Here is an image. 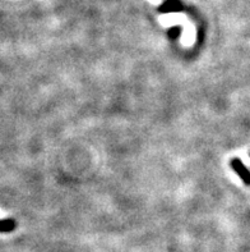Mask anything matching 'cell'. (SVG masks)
<instances>
[{
	"label": "cell",
	"mask_w": 250,
	"mask_h": 252,
	"mask_svg": "<svg viewBox=\"0 0 250 252\" xmlns=\"http://www.w3.org/2000/svg\"><path fill=\"white\" fill-rule=\"evenodd\" d=\"M231 168L235 170V173L241 178V181L247 186H250V172L247 166L243 164L240 159L231 160Z\"/></svg>",
	"instance_id": "6da1fadb"
},
{
	"label": "cell",
	"mask_w": 250,
	"mask_h": 252,
	"mask_svg": "<svg viewBox=\"0 0 250 252\" xmlns=\"http://www.w3.org/2000/svg\"><path fill=\"white\" fill-rule=\"evenodd\" d=\"M184 5L180 0H165L164 4L159 8L160 13H175L183 12Z\"/></svg>",
	"instance_id": "7a4b0ae2"
},
{
	"label": "cell",
	"mask_w": 250,
	"mask_h": 252,
	"mask_svg": "<svg viewBox=\"0 0 250 252\" xmlns=\"http://www.w3.org/2000/svg\"><path fill=\"white\" fill-rule=\"evenodd\" d=\"M181 32V27L180 26H176V27H171L170 31H168V37L171 38H176L180 36Z\"/></svg>",
	"instance_id": "277c9868"
},
{
	"label": "cell",
	"mask_w": 250,
	"mask_h": 252,
	"mask_svg": "<svg viewBox=\"0 0 250 252\" xmlns=\"http://www.w3.org/2000/svg\"><path fill=\"white\" fill-rule=\"evenodd\" d=\"M17 223L13 219H5V220H0V233H8L12 230L16 229Z\"/></svg>",
	"instance_id": "3957f363"
}]
</instances>
